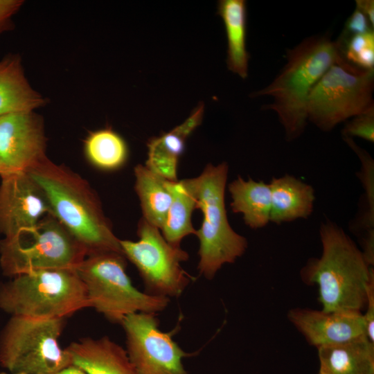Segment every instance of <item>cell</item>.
<instances>
[{
	"label": "cell",
	"instance_id": "obj_1",
	"mask_svg": "<svg viewBox=\"0 0 374 374\" xmlns=\"http://www.w3.org/2000/svg\"><path fill=\"white\" fill-rule=\"evenodd\" d=\"M26 172L44 193L51 215L85 248L87 255H123L120 239L85 179L48 157Z\"/></svg>",
	"mask_w": 374,
	"mask_h": 374
},
{
	"label": "cell",
	"instance_id": "obj_2",
	"mask_svg": "<svg viewBox=\"0 0 374 374\" xmlns=\"http://www.w3.org/2000/svg\"><path fill=\"white\" fill-rule=\"evenodd\" d=\"M321 255L312 258L300 271L303 281L317 285L321 310L325 312L365 309L367 288L374 276L361 249L337 224L321 222Z\"/></svg>",
	"mask_w": 374,
	"mask_h": 374
},
{
	"label": "cell",
	"instance_id": "obj_3",
	"mask_svg": "<svg viewBox=\"0 0 374 374\" xmlns=\"http://www.w3.org/2000/svg\"><path fill=\"white\" fill-rule=\"evenodd\" d=\"M339 45L328 35L309 36L287 50L286 63L273 80L251 97L269 96L262 109L274 112L287 141L299 138L308 121L309 96L323 74L343 58Z\"/></svg>",
	"mask_w": 374,
	"mask_h": 374
},
{
	"label": "cell",
	"instance_id": "obj_4",
	"mask_svg": "<svg viewBox=\"0 0 374 374\" xmlns=\"http://www.w3.org/2000/svg\"><path fill=\"white\" fill-rule=\"evenodd\" d=\"M229 172L227 163H208L196 177L184 179L203 215L196 230L199 242L197 269L200 275L213 279L225 264H231L246 251L248 242L231 226L224 202Z\"/></svg>",
	"mask_w": 374,
	"mask_h": 374
},
{
	"label": "cell",
	"instance_id": "obj_5",
	"mask_svg": "<svg viewBox=\"0 0 374 374\" xmlns=\"http://www.w3.org/2000/svg\"><path fill=\"white\" fill-rule=\"evenodd\" d=\"M89 308L75 268L35 271L0 284V308L15 317L63 319Z\"/></svg>",
	"mask_w": 374,
	"mask_h": 374
},
{
	"label": "cell",
	"instance_id": "obj_6",
	"mask_svg": "<svg viewBox=\"0 0 374 374\" xmlns=\"http://www.w3.org/2000/svg\"><path fill=\"white\" fill-rule=\"evenodd\" d=\"M125 267L124 255L105 252L87 255L75 267L86 288L89 307L109 321L120 324L133 313L163 311L170 299L139 290Z\"/></svg>",
	"mask_w": 374,
	"mask_h": 374
},
{
	"label": "cell",
	"instance_id": "obj_7",
	"mask_svg": "<svg viewBox=\"0 0 374 374\" xmlns=\"http://www.w3.org/2000/svg\"><path fill=\"white\" fill-rule=\"evenodd\" d=\"M87 256L85 248L52 215L0 242V265L3 274L10 277L75 268Z\"/></svg>",
	"mask_w": 374,
	"mask_h": 374
},
{
	"label": "cell",
	"instance_id": "obj_8",
	"mask_svg": "<svg viewBox=\"0 0 374 374\" xmlns=\"http://www.w3.org/2000/svg\"><path fill=\"white\" fill-rule=\"evenodd\" d=\"M63 319L12 316L0 337V364L10 373L56 374L72 364L59 339Z\"/></svg>",
	"mask_w": 374,
	"mask_h": 374
},
{
	"label": "cell",
	"instance_id": "obj_9",
	"mask_svg": "<svg viewBox=\"0 0 374 374\" xmlns=\"http://www.w3.org/2000/svg\"><path fill=\"white\" fill-rule=\"evenodd\" d=\"M374 70H364L344 57L331 66L313 87L308 121L323 132L374 108Z\"/></svg>",
	"mask_w": 374,
	"mask_h": 374
},
{
	"label": "cell",
	"instance_id": "obj_10",
	"mask_svg": "<svg viewBox=\"0 0 374 374\" xmlns=\"http://www.w3.org/2000/svg\"><path fill=\"white\" fill-rule=\"evenodd\" d=\"M139 240H120L123 253L137 269L146 293L178 298L193 280L181 267L188 253L169 244L161 231L143 217L137 226Z\"/></svg>",
	"mask_w": 374,
	"mask_h": 374
},
{
	"label": "cell",
	"instance_id": "obj_11",
	"mask_svg": "<svg viewBox=\"0 0 374 374\" xmlns=\"http://www.w3.org/2000/svg\"><path fill=\"white\" fill-rule=\"evenodd\" d=\"M157 314L136 312L121 323L125 349L138 374H189L183 359L191 355L175 342L172 332L160 329Z\"/></svg>",
	"mask_w": 374,
	"mask_h": 374
},
{
	"label": "cell",
	"instance_id": "obj_12",
	"mask_svg": "<svg viewBox=\"0 0 374 374\" xmlns=\"http://www.w3.org/2000/svg\"><path fill=\"white\" fill-rule=\"evenodd\" d=\"M47 158L42 119L33 112L0 116V177L26 172Z\"/></svg>",
	"mask_w": 374,
	"mask_h": 374
},
{
	"label": "cell",
	"instance_id": "obj_13",
	"mask_svg": "<svg viewBox=\"0 0 374 374\" xmlns=\"http://www.w3.org/2000/svg\"><path fill=\"white\" fill-rule=\"evenodd\" d=\"M0 234L12 237L51 215L46 198L27 172L1 177Z\"/></svg>",
	"mask_w": 374,
	"mask_h": 374
},
{
	"label": "cell",
	"instance_id": "obj_14",
	"mask_svg": "<svg viewBox=\"0 0 374 374\" xmlns=\"http://www.w3.org/2000/svg\"><path fill=\"white\" fill-rule=\"evenodd\" d=\"M287 317L306 341L317 348L340 344L365 335L364 321L361 312H325L298 307L289 310Z\"/></svg>",
	"mask_w": 374,
	"mask_h": 374
},
{
	"label": "cell",
	"instance_id": "obj_15",
	"mask_svg": "<svg viewBox=\"0 0 374 374\" xmlns=\"http://www.w3.org/2000/svg\"><path fill=\"white\" fill-rule=\"evenodd\" d=\"M204 105L200 103L190 116L168 132L153 136L147 142L145 166L157 175L171 181H177V168L188 136L202 122Z\"/></svg>",
	"mask_w": 374,
	"mask_h": 374
},
{
	"label": "cell",
	"instance_id": "obj_16",
	"mask_svg": "<svg viewBox=\"0 0 374 374\" xmlns=\"http://www.w3.org/2000/svg\"><path fill=\"white\" fill-rule=\"evenodd\" d=\"M66 349L72 364L86 374H138L126 350L108 337H84Z\"/></svg>",
	"mask_w": 374,
	"mask_h": 374
},
{
	"label": "cell",
	"instance_id": "obj_17",
	"mask_svg": "<svg viewBox=\"0 0 374 374\" xmlns=\"http://www.w3.org/2000/svg\"><path fill=\"white\" fill-rule=\"evenodd\" d=\"M269 184L270 222L280 224L311 215L315 200L312 186L290 175L273 177Z\"/></svg>",
	"mask_w": 374,
	"mask_h": 374
},
{
	"label": "cell",
	"instance_id": "obj_18",
	"mask_svg": "<svg viewBox=\"0 0 374 374\" xmlns=\"http://www.w3.org/2000/svg\"><path fill=\"white\" fill-rule=\"evenodd\" d=\"M317 351L321 374H374V343L366 335Z\"/></svg>",
	"mask_w": 374,
	"mask_h": 374
},
{
	"label": "cell",
	"instance_id": "obj_19",
	"mask_svg": "<svg viewBox=\"0 0 374 374\" xmlns=\"http://www.w3.org/2000/svg\"><path fill=\"white\" fill-rule=\"evenodd\" d=\"M44 103L42 97L28 82L17 55L0 61V116L30 112Z\"/></svg>",
	"mask_w": 374,
	"mask_h": 374
},
{
	"label": "cell",
	"instance_id": "obj_20",
	"mask_svg": "<svg viewBox=\"0 0 374 374\" xmlns=\"http://www.w3.org/2000/svg\"><path fill=\"white\" fill-rule=\"evenodd\" d=\"M231 210L242 215L247 226L253 229L265 227L270 222L271 189L269 183L240 176L228 186Z\"/></svg>",
	"mask_w": 374,
	"mask_h": 374
},
{
	"label": "cell",
	"instance_id": "obj_21",
	"mask_svg": "<svg viewBox=\"0 0 374 374\" xmlns=\"http://www.w3.org/2000/svg\"><path fill=\"white\" fill-rule=\"evenodd\" d=\"M217 10L224 22L226 35L228 69L245 79L248 76L249 60V53L246 48V1L220 0Z\"/></svg>",
	"mask_w": 374,
	"mask_h": 374
},
{
	"label": "cell",
	"instance_id": "obj_22",
	"mask_svg": "<svg viewBox=\"0 0 374 374\" xmlns=\"http://www.w3.org/2000/svg\"><path fill=\"white\" fill-rule=\"evenodd\" d=\"M134 188L140 201L143 218L161 229L172 202L170 181L138 164L134 169Z\"/></svg>",
	"mask_w": 374,
	"mask_h": 374
},
{
	"label": "cell",
	"instance_id": "obj_23",
	"mask_svg": "<svg viewBox=\"0 0 374 374\" xmlns=\"http://www.w3.org/2000/svg\"><path fill=\"white\" fill-rule=\"evenodd\" d=\"M170 188L172 202L160 231L169 244L181 247V242L186 236L196 233L192 223L196 201L184 179L170 181Z\"/></svg>",
	"mask_w": 374,
	"mask_h": 374
},
{
	"label": "cell",
	"instance_id": "obj_24",
	"mask_svg": "<svg viewBox=\"0 0 374 374\" xmlns=\"http://www.w3.org/2000/svg\"><path fill=\"white\" fill-rule=\"evenodd\" d=\"M84 152L93 166L107 171L123 166L129 154L125 141L110 127L90 132L84 141Z\"/></svg>",
	"mask_w": 374,
	"mask_h": 374
},
{
	"label": "cell",
	"instance_id": "obj_25",
	"mask_svg": "<svg viewBox=\"0 0 374 374\" xmlns=\"http://www.w3.org/2000/svg\"><path fill=\"white\" fill-rule=\"evenodd\" d=\"M343 139L357 154L362 163L357 176L364 189V208L355 227L360 229L364 235L374 232V162L368 153L359 148L353 138L343 136Z\"/></svg>",
	"mask_w": 374,
	"mask_h": 374
},
{
	"label": "cell",
	"instance_id": "obj_26",
	"mask_svg": "<svg viewBox=\"0 0 374 374\" xmlns=\"http://www.w3.org/2000/svg\"><path fill=\"white\" fill-rule=\"evenodd\" d=\"M344 58L353 66L374 70V31L350 37L340 46Z\"/></svg>",
	"mask_w": 374,
	"mask_h": 374
},
{
	"label": "cell",
	"instance_id": "obj_27",
	"mask_svg": "<svg viewBox=\"0 0 374 374\" xmlns=\"http://www.w3.org/2000/svg\"><path fill=\"white\" fill-rule=\"evenodd\" d=\"M342 136L374 142V108L353 117L342 129Z\"/></svg>",
	"mask_w": 374,
	"mask_h": 374
},
{
	"label": "cell",
	"instance_id": "obj_28",
	"mask_svg": "<svg viewBox=\"0 0 374 374\" xmlns=\"http://www.w3.org/2000/svg\"><path fill=\"white\" fill-rule=\"evenodd\" d=\"M372 30H373V28L366 16L355 7V10L347 19L344 30L337 42L341 46L350 37L363 34Z\"/></svg>",
	"mask_w": 374,
	"mask_h": 374
},
{
	"label": "cell",
	"instance_id": "obj_29",
	"mask_svg": "<svg viewBox=\"0 0 374 374\" xmlns=\"http://www.w3.org/2000/svg\"><path fill=\"white\" fill-rule=\"evenodd\" d=\"M365 310V314H363L365 335L371 342L374 343V276L368 285Z\"/></svg>",
	"mask_w": 374,
	"mask_h": 374
},
{
	"label": "cell",
	"instance_id": "obj_30",
	"mask_svg": "<svg viewBox=\"0 0 374 374\" xmlns=\"http://www.w3.org/2000/svg\"><path fill=\"white\" fill-rule=\"evenodd\" d=\"M22 3L20 0H0V33L9 29L12 16Z\"/></svg>",
	"mask_w": 374,
	"mask_h": 374
},
{
	"label": "cell",
	"instance_id": "obj_31",
	"mask_svg": "<svg viewBox=\"0 0 374 374\" xmlns=\"http://www.w3.org/2000/svg\"><path fill=\"white\" fill-rule=\"evenodd\" d=\"M356 8L359 9L368 18L371 26L374 27V1L373 0H356Z\"/></svg>",
	"mask_w": 374,
	"mask_h": 374
},
{
	"label": "cell",
	"instance_id": "obj_32",
	"mask_svg": "<svg viewBox=\"0 0 374 374\" xmlns=\"http://www.w3.org/2000/svg\"><path fill=\"white\" fill-rule=\"evenodd\" d=\"M56 374H86V373L78 366L71 364L65 367Z\"/></svg>",
	"mask_w": 374,
	"mask_h": 374
},
{
	"label": "cell",
	"instance_id": "obj_33",
	"mask_svg": "<svg viewBox=\"0 0 374 374\" xmlns=\"http://www.w3.org/2000/svg\"><path fill=\"white\" fill-rule=\"evenodd\" d=\"M0 374H28V373H8L6 372H1Z\"/></svg>",
	"mask_w": 374,
	"mask_h": 374
},
{
	"label": "cell",
	"instance_id": "obj_34",
	"mask_svg": "<svg viewBox=\"0 0 374 374\" xmlns=\"http://www.w3.org/2000/svg\"><path fill=\"white\" fill-rule=\"evenodd\" d=\"M318 374H321V373H319Z\"/></svg>",
	"mask_w": 374,
	"mask_h": 374
}]
</instances>
